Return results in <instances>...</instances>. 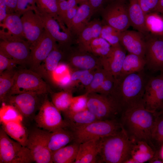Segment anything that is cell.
<instances>
[{
	"label": "cell",
	"mask_w": 163,
	"mask_h": 163,
	"mask_svg": "<svg viewBox=\"0 0 163 163\" xmlns=\"http://www.w3.org/2000/svg\"><path fill=\"white\" fill-rule=\"evenodd\" d=\"M157 115V111L147 110L144 105L135 107L121 114L120 121L122 129L134 143L144 141L154 149L152 138Z\"/></svg>",
	"instance_id": "obj_1"
},
{
	"label": "cell",
	"mask_w": 163,
	"mask_h": 163,
	"mask_svg": "<svg viewBox=\"0 0 163 163\" xmlns=\"http://www.w3.org/2000/svg\"><path fill=\"white\" fill-rule=\"evenodd\" d=\"M110 95L116 101L121 113L135 107L144 105L143 98L147 80L143 71L114 77Z\"/></svg>",
	"instance_id": "obj_2"
},
{
	"label": "cell",
	"mask_w": 163,
	"mask_h": 163,
	"mask_svg": "<svg viewBox=\"0 0 163 163\" xmlns=\"http://www.w3.org/2000/svg\"><path fill=\"white\" fill-rule=\"evenodd\" d=\"M135 144L122 129L115 134L102 138L98 163H125L131 157Z\"/></svg>",
	"instance_id": "obj_3"
},
{
	"label": "cell",
	"mask_w": 163,
	"mask_h": 163,
	"mask_svg": "<svg viewBox=\"0 0 163 163\" xmlns=\"http://www.w3.org/2000/svg\"><path fill=\"white\" fill-rule=\"evenodd\" d=\"M27 91L44 94L53 92L48 85L37 72L26 68L18 69L15 74L13 85L6 101L11 95Z\"/></svg>",
	"instance_id": "obj_4"
},
{
	"label": "cell",
	"mask_w": 163,
	"mask_h": 163,
	"mask_svg": "<svg viewBox=\"0 0 163 163\" xmlns=\"http://www.w3.org/2000/svg\"><path fill=\"white\" fill-rule=\"evenodd\" d=\"M119 119L98 120L83 127L71 129L74 135L73 142L80 144L118 133L122 129Z\"/></svg>",
	"instance_id": "obj_5"
},
{
	"label": "cell",
	"mask_w": 163,
	"mask_h": 163,
	"mask_svg": "<svg viewBox=\"0 0 163 163\" xmlns=\"http://www.w3.org/2000/svg\"><path fill=\"white\" fill-rule=\"evenodd\" d=\"M0 129V163H30L34 162L30 150L11 139Z\"/></svg>",
	"instance_id": "obj_6"
},
{
	"label": "cell",
	"mask_w": 163,
	"mask_h": 163,
	"mask_svg": "<svg viewBox=\"0 0 163 163\" xmlns=\"http://www.w3.org/2000/svg\"><path fill=\"white\" fill-rule=\"evenodd\" d=\"M87 108L98 120L119 119L121 114L118 105L110 95L96 93L88 94Z\"/></svg>",
	"instance_id": "obj_7"
},
{
	"label": "cell",
	"mask_w": 163,
	"mask_h": 163,
	"mask_svg": "<svg viewBox=\"0 0 163 163\" xmlns=\"http://www.w3.org/2000/svg\"><path fill=\"white\" fill-rule=\"evenodd\" d=\"M47 94L33 91L24 92L10 96L4 103L14 107L24 118L34 119Z\"/></svg>",
	"instance_id": "obj_8"
},
{
	"label": "cell",
	"mask_w": 163,
	"mask_h": 163,
	"mask_svg": "<svg viewBox=\"0 0 163 163\" xmlns=\"http://www.w3.org/2000/svg\"><path fill=\"white\" fill-rule=\"evenodd\" d=\"M127 0H115L110 2L101 11L104 24L122 32L127 30L130 23Z\"/></svg>",
	"instance_id": "obj_9"
},
{
	"label": "cell",
	"mask_w": 163,
	"mask_h": 163,
	"mask_svg": "<svg viewBox=\"0 0 163 163\" xmlns=\"http://www.w3.org/2000/svg\"><path fill=\"white\" fill-rule=\"evenodd\" d=\"M50 133L40 128H34L29 133L26 147L30 151L36 163H53L52 153L48 146Z\"/></svg>",
	"instance_id": "obj_10"
},
{
	"label": "cell",
	"mask_w": 163,
	"mask_h": 163,
	"mask_svg": "<svg viewBox=\"0 0 163 163\" xmlns=\"http://www.w3.org/2000/svg\"><path fill=\"white\" fill-rule=\"evenodd\" d=\"M34 119L38 127L50 132L61 128L69 127L61 112L47 97Z\"/></svg>",
	"instance_id": "obj_11"
},
{
	"label": "cell",
	"mask_w": 163,
	"mask_h": 163,
	"mask_svg": "<svg viewBox=\"0 0 163 163\" xmlns=\"http://www.w3.org/2000/svg\"><path fill=\"white\" fill-rule=\"evenodd\" d=\"M40 16L43 21L45 29L57 43L59 48L64 51L70 49L73 37L59 17Z\"/></svg>",
	"instance_id": "obj_12"
},
{
	"label": "cell",
	"mask_w": 163,
	"mask_h": 163,
	"mask_svg": "<svg viewBox=\"0 0 163 163\" xmlns=\"http://www.w3.org/2000/svg\"><path fill=\"white\" fill-rule=\"evenodd\" d=\"M58 45L54 39L44 29L35 43L30 46L28 65L30 69L36 72L50 52Z\"/></svg>",
	"instance_id": "obj_13"
},
{
	"label": "cell",
	"mask_w": 163,
	"mask_h": 163,
	"mask_svg": "<svg viewBox=\"0 0 163 163\" xmlns=\"http://www.w3.org/2000/svg\"><path fill=\"white\" fill-rule=\"evenodd\" d=\"M145 37L146 66L152 72H163V36L149 34Z\"/></svg>",
	"instance_id": "obj_14"
},
{
	"label": "cell",
	"mask_w": 163,
	"mask_h": 163,
	"mask_svg": "<svg viewBox=\"0 0 163 163\" xmlns=\"http://www.w3.org/2000/svg\"><path fill=\"white\" fill-rule=\"evenodd\" d=\"M0 53L22 66L28 65L30 44L26 40L14 41L0 40Z\"/></svg>",
	"instance_id": "obj_15"
},
{
	"label": "cell",
	"mask_w": 163,
	"mask_h": 163,
	"mask_svg": "<svg viewBox=\"0 0 163 163\" xmlns=\"http://www.w3.org/2000/svg\"><path fill=\"white\" fill-rule=\"evenodd\" d=\"M143 101L147 110L155 112L159 109L163 103V72L147 80Z\"/></svg>",
	"instance_id": "obj_16"
},
{
	"label": "cell",
	"mask_w": 163,
	"mask_h": 163,
	"mask_svg": "<svg viewBox=\"0 0 163 163\" xmlns=\"http://www.w3.org/2000/svg\"><path fill=\"white\" fill-rule=\"evenodd\" d=\"M64 52L63 58L72 71L95 70L102 67L100 58L89 52L79 49L77 51Z\"/></svg>",
	"instance_id": "obj_17"
},
{
	"label": "cell",
	"mask_w": 163,
	"mask_h": 163,
	"mask_svg": "<svg viewBox=\"0 0 163 163\" xmlns=\"http://www.w3.org/2000/svg\"><path fill=\"white\" fill-rule=\"evenodd\" d=\"M25 40L33 45L44 31V24L41 17L34 11H27L21 16Z\"/></svg>",
	"instance_id": "obj_18"
},
{
	"label": "cell",
	"mask_w": 163,
	"mask_h": 163,
	"mask_svg": "<svg viewBox=\"0 0 163 163\" xmlns=\"http://www.w3.org/2000/svg\"><path fill=\"white\" fill-rule=\"evenodd\" d=\"M21 16L15 12L9 14L4 21L0 23L1 40L14 41L26 40Z\"/></svg>",
	"instance_id": "obj_19"
},
{
	"label": "cell",
	"mask_w": 163,
	"mask_h": 163,
	"mask_svg": "<svg viewBox=\"0 0 163 163\" xmlns=\"http://www.w3.org/2000/svg\"><path fill=\"white\" fill-rule=\"evenodd\" d=\"M144 35L138 31L126 30L121 33L120 44L129 53L145 58L146 45Z\"/></svg>",
	"instance_id": "obj_20"
},
{
	"label": "cell",
	"mask_w": 163,
	"mask_h": 163,
	"mask_svg": "<svg viewBox=\"0 0 163 163\" xmlns=\"http://www.w3.org/2000/svg\"><path fill=\"white\" fill-rule=\"evenodd\" d=\"M111 47L108 56L100 58L102 67L116 77L120 73L126 55L125 50L120 45Z\"/></svg>",
	"instance_id": "obj_21"
},
{
	"label": "cell",
	"mask_w": 163,
	"mask_h": 163,
	"mask_svg": "<svg viewBox=\"0 0 163 163\" xmlns=\"http://www.w3.org/2000/svg\"><path fill=\"white\" fill-rule=\"evenodd\" d=\"M101 139L95 138L80 144L74 163H98Z\"/></svg>",
	"instance_id": "obj_22"
},
{
	"label": "cell",
	"mask_w": 163,
	"mask_h": 163,
	"mask_svg": "<svg viewBox=\"0 0 163 163\" xmlns=\"http://www.w3.org/2000/svg\"><path fill=\"white\" fill-rule=\"evenodd\" d=\"M94 12L89 1L80 4L72 20L69 29L73 37L74 36L78 37L88 24Z\"/></svg>",
	"instance_id": "obj_23"
},
{
	"label": "cell",
	"mask_w": 163,
	"mask_h": 163,
	"mask_svg": "<svg viewBox=\"0 0 163 163\" xmlns=\"http://www.w3.org/2000/svg\"><path fill=\"white\" fill-rule=\"evenodd\" d=\"M103 25L102 22L98 19L89 22L77 37L79 50L87 51L91 41L100 37Z\"/></svg>",
	"instance_id": "obj_24"
},
{
	"label": "cell",
	"mask_w": 163,
	"mask_h": 163,
	"mask_svg": "<svg viewBox=\"0 0 163 163\" xmlns=\"http://www.w3.org/2000/svg\"><path fill=\"white\" fill-rule=\"evenodd\" d=\"M128 12L130 26L146 36L149 34L145 25V14L138 0H129Z\"/></svg>",
	"instance_id": "obj_25"
},
{
	"label": "cell",
	"mask_w": 163,
	"mask_h": 163,
	"mask_svg": "<svg viewBox=\"0 0 163 163\" xmlns=\"http://www.w3.org/2000/svg\"><path fill=\"white\" fill-rule=\"evenodd\" d=\"M64 55V52L58 45L49 54L43 61V64H41L36 72L42 77L44 76L52 81L53 73L63 59Z\"/></svg>",
	"instance_id": "obj_26"
},
{
	"label": "cell",
	"mask_w": 163,
	"mask_h": 163,
	"mask_svg": "<svg viewBox=\"0 0 163 163\" xmlns=\"http://www.w3.org/2000/svg\"><path fill=\"white\" fill-rule=\"evenodd\" d=\"M74 140L73 133L69 127L61 128L50 132L48 146L52 153Z\"/></svg>",
	"instance_id": "obj_27"
},
{
	"label": "cell",
	"mask_w": 163,
	"mask_h": 163,
	"mask_svg": "<svg viewBox=\"0 0 163 163\" xmlns=\"http://www.w3.org/2000/svg\"><path fill=\"white\" fill-rule=\"evenodd\" d=\"M62 113L64 120L71 130L83 127L98 120L94 114L87 108L78 112L66 111Z\"/></svg>",
	"instance_id": "obj_28"
},
{
	"label": "cell",
	"mask_w": 163,
	"mask_h": 163,
	"mask_svg": "<svg viewBox=\"0 0 163 163\" xmlns=\"http://www.w3.org/2000/svg\"><path fill=\"white\" fill-rule=\"evenodd\" d=\"M1 124V128L9 136L26 147L29 132L22 122L10 121Z\"/></svg>",
	"instance_id": "obj_29"
},
{
	"label": "cell",
	"mask_w": 163,
	"mask_h": 163,
	"mask_svg": "<svg viewBox=\"0 0 163 163\" xmlns=\"http://www.w3.org/2000/svg\"><path fill=\"white\" fill-rule=\"evenodd\" d=\"M80 144L73 142L52 153V160L54 163H74Z\"/></svg>",
	"instance_id": "obj_30"
},
{
	"label": "cell",
	"mask_w": 163,
	"mask_h": 163,
	"mask_svg": "<svg viewBox=\"0 0 163 163\" xmlns=\"http://www.w3.org/2000/svg\"><path fill=\"white\" fill-rule=\"evenodd\" d=\"M146 64L145 58L136 54L129 53L126 56L121 72L118 76H124L142 72Z\"/></svg>",
	"instance_id": "obj_31"
},
{
	"label": "cell",
	"mask_w": 163,
	"mask_h": 163,
	"mask_svg": "<svg viewBox=\"0 0 163 163\" xmlns=\"http://www.w3.org/2000/svg\"><path fill=\"white\" fill-rule=\"evenodd\" d=\"M16 68L7 69L0 74V101L5 103L14 82Z\"/></svg>",
	"instance_id": "obj_32"
},
{
	"label": "cell",
	"mask_w": 163,
	"mask_h": 163,
	"mask_svg": "<svg viewBox=\"0 0 163 163\" xmlns=\"http://www.w3.org/2000/svg\"><path fill=\"white\" fill-rule=\"evenodd\" d=\"M159 13L152 12L146 14L145 25L149 34L163 36V19Z\"/></svg>",
	"instance_id": "obj_33"
},
{
	"label": "cell",
	"mask_w": 163,
	"mask_h": 163,
	"mask_svg": "<svg viewBox=\"0 0 163 163\" xmlns=\"http://www.w3.org/2000/svg\"><path fill=\"white\" fill-rule=\"evenodd\" d=\"M111 48V46L107 40L99 37L91 41L87 51L99 58H103L109 54Z\"/></svg>",
	"instance_id": "obj_34"
},
{
	"label": "cell",
	"mask_w": 163,
	"mask_h": 163,
	"mask_svg": "<svg viewBox=\"0 0 163 163\" xmlns=\"http://www.w3.org/2000/svg\"><path fill=\"white\" fill-rule=\"evenodd\" d=\"M51 94V102L60 112L63 113L68 110L73 97L72 91L63 90Z\"/></svg>",
	"instance_id": "obj_35"
},
{
	"label": "cell",
	"mask_w": 163,
	"mask_h": 163,
	"mask_svg": "<svg viewBox=\"0 0 163 163\" xmlns=\"http://www.w3.org/2000/svg\"><path fill=\"white\" fill-rule=\"evenodd\" d=\"M36 13L41 16H59L58 0H36Z\"/></svg>",
	"instance_id": "obj_36"
},
{
	"label": "cell",
	"mask_w": 163,
	"mask_h": 163,
	"mask_svg": "<svg viewBox=\"0 0 163 163\" xmlns=\"http://www.w3.org/2000/svg\"><path fill=\"white\" fill-rule=\"evenodd\" d=\"M23 118L14 107L4 103H2L0 108V123L10 121L22 122Z\"/></svg>",
	"instance_id": "obj_37"
},
{
	"label": "cell",
	"mask_w": 163,
	"mask_h": 163,
	"mask_svg": "<svg viewBox=\"0 0 163 163\" xmlns=\"http://www.w3.org/2000/svg\"><path fill=\"white\" fill-rule=\"evenodd\" d=\"M95 70H71L70 90L72 86L79 82L85 88L88 86L92 81Z\"/></svg>",
	"instance_id": "obj_38"
},
{
	"label": "cell",
	"mask_w": 163,
	"mask_h": 163,
	"mask_svg": "<svg viewBox=\"0 0 163 163\" xmlns=\"http://www.w3.org/2000/svg\"><path fill=\"white\" fill-rule=\"evenodd\" d=\"M157 115L152 138L155 151L158 150L163 143V113L157 111Z\"/></svg>",
	"instance_id": "obj_39"
},
{
	"label": "cell",
	"mask_w": 163,
	"mask_h": 163,
	"mask_svg": "<svg viewBox=\"0 0 163 163\" xmlns=\"http://www.w3.org/2000/svg\"><path fill=\"white\" fill-rule=\"evenodd\" d=\"M122 32L106 24H103L100 37L107 40L111 46L120 45V40Z\"/></svg>",
	"instance_id": "obj_40"
},
{
	"label": "cell",
	"mask_w": 163,
	"mask_h": 163,
	"mask_svg": "<svg viewBox=\"0 0 163 163\" xmlns=\"http://www.w3.org/2000/svg\"><path fill=\"white\" fill-rule=\"evenodd\" d=\"M109 73L102 67L96 69L92 81L85 88V93L89 94L96 93Z\"/></svg>",
	"instance_id": "obj_41"
},
{
	"label": "cell",
	"mask_w": 163,
	"mask_h": 163,
	"mask_svg": "<svg viewBox=\"0 0 163 163\" xmlns=\"http://www.w3.org/2000/svg\"><path fill=\"white\" fill-rule=\"evenodd\" d=\"M88 95V94L85 93L80 95L73 97L69 108L66 111L76 112L87 109Z\"/></svg>",
	"instance_id": "obj_42"
},
{
	"label": "cell",
	"mask_w": 163,
	"mask_h": 163,
	"mask_svg": "<svg viewBox=\"0 0 163 163\" xmlns=\"http://www.w3.org/2000/svg\"><path fill=\"white\" fill-rule=\"evenodd\" d=\"M37 11L36 0H18L15 13L21 16L29 11Z\"/></svg>",
	"instance_id": "obj_43"
},
{
	"label": "cell",
	"mask_w": 163,
	"mask_h": 163,
	"mask_svg": "<svg viewBox=\"0 0 163 163\" xmlns=\"http://www.w3.org/2000/svg\"><path fill=\"white\" fill-rule=\"evenodd\" d=\"M71 70L66 62H60L53 72L52 82L56 83L62 79L70 73Z\"/></svg>",
	"instance_id": "obj_44"
},
{
	"label": "cell",
	"mask_w": 163,
	"mask_h": 163,
	"mask_svg": "<svg viewBox=\"0 0 163 163\" xmlns=\"http://www.w3.org/2000/svg\"><path fill=\"white\" fill-rule=\"evenodd\" d=\"M114 80V77L109 73L96 93L110 95L113 89Z\"/></svg>",
	"instance_id": "obj_45"
},
{
	"label": "cell",
	"mask_w": 163,
	"mask_h": 163,
	"mask_svg": "<svg viewBox=\"0 0 163 163\" xmlns=\"http://www.w3.org/2000/svg\"><path fill=\"white\" fill-rule=\"evenodd\" d=\"M154 153L140 152L133 148L132 152L131 158L136 163H143L149 161L153 156Z\"/></svg>",
	"instance_id": "obj_46"
},
{
	"label": "cell",
	"mask_w": 163,
	"mask_h": 163,
	"mask_svg": "<svg viewBox=\"0 0 163 163\" xmlns=\"http://www.w3.org/2000/svg\"><path fill=\"white\" fill-rule=\"evenodd\" d=\"M145 14L154 12L157 6L159 0H138Z\"/></svg>",
	"instance_id": "obj_47"
},
{
	"label": "cell",
	"mask_w": 163,
	"mask_h": 163,
	"mask_svg": "<svg viewBox=\"0 0 163 163\" xmlns=\"http://www.w3.org/2000/svg\"><path fill=\"white\" fill-rule=\"evenodd\" d=\"M78 7L77 6L70 8L59 17L69 30L72 20L77 12Z\"/></svg>",
	"instance_id": "obj_48"
},
{
	"label": "cell",
	"mask_w": 163,
	"mask_h": 163,
	"mask_svg": "<svg viewBox=\"0 0 163 163\" xmlns=\"http://www.w3.org/2000/svg\"><path fill=\"white\" fill-rule=\"evenodd\" d=\"M76 0H58L59 16H60L70 8L77 6Z\"/></svg>",
	"instance_id": "obj_49"
},
{
	"label": "cell",
	"mask_w": 163,
	"mask_h": 163,
	"mask_svg": "<svg viewBox=\"0 0 163 163\" xmlns=\"http://www.w3.org/2000/svg\"><path fill=\"white\" fill-rule=\"evenodd\" d=\"M17 65L13 61L0 53V74L7 69L16 68Z\"/></svg>",
	"instance_id": "obj_50"
},
{
	"label": "cell",
	"mask_w": 163,
	"mask_h": 163,
	"mask_svg": "<svg viewBox=\"0 0 163 163\" xmlns=\"http://www.w3.org/2000/svg\"><path fill=\"white\" fill-rule=\"evenodd\" d=\"M107 1V0H89L94 14L101 11L104 8V5Z\"/></svg>",
	"instance_id": "obj_51"
},
{
	"label": "cell",
	"mask_w": 163,
	"mask_h": 163,
	"mask_svg": "<svg viewBox=\"0 0 163 163\" xmlns=\"http://www.w3.org/2000/svg\"><path fill=\"white\" fill-rule=\"evenodd\" d=\"M6 5L8 14L14 13L16 9L18 0H2Z\"/></svg>",
	"instance_id": "obj_52"
},
{
	"label": "cell",
	"mask_w": 163,
	"mask_h": 163,
	"mask_svg": "<svg viewBox=\"0 0 163 163\" xmlns=\"http://www.w3.org/2000/svg\"><path fill=\"white\" fill-rule=\"evenodd\" d=\"M8 14L6 5L2 0H0V23L4 21Z\"/></svg>",
	"instance_id": "obj_53"
},
{
	"label": "cell",
	"mask_w": 163,
	"mask_h": 163,
	"mask_svg": "<svg viewBox=\"0 0 163 163\" xmlns=\"http://www.w3.org/2000/svg\"><path fill=\"white\" fill-rule=\"evenodd\" d=\"M149 162L150 163H163V161L160 158L159 155V150H157L155 151L153 156Z\"/></svg>",
	"instance_id": "obj_54"
},
{
	"label": "cell",
	"mask_w": 163,
	"mask_h": 163,
	"mask_svg": "<svg viewBox=\"0 0 163 163\" xmlns=\"http://www.w3.org/2000/svg\"><path fill=\"white\" fill-rule=\"evenodd\" d=\"M163 9V0H159L158 5L154 12L159 13Z\"/></svg>",
	"instance_id": "obj_55"
},
{
	"label": "cell",
	"mask_w": 163,
	"mask_h": 163,
	"mask_svg": "<svg viewBox=\"0 0 163 163\" xmlns=\"http://www.w3.org/2000/svg\"><path fill=\"white\" fill-rule=\"evenodd\" d=\"M159 153L160 158L163 161V143L159 150Z\"/></svg>",
	"instance_id": "obj_56"
},
{
	"label": "cell",
	"mask_w": 163,
	"mask_h": 163,
	"mask_svg": "<svg viewBox=\"0 0 163 163\" xmlns=\"http://www.w3.org/2000/svg\"><path fill=\"white\" fill-rule=\"evenodd\" d=\"M78 3L81 4L84 2L89 1V0H76Z\"/></svg>",
	"instance_id": "obj_57"
},
{
	"label": "cell",
	"mask_w": 163,
	"mask_h": 163,
	"mask_svg": "<svg viewBox=\"0 0 163 163\" xmlns=\"http://www.w3.org/2000/svg\"><path fill=\"white\" fill-rule=\"evenodd\" d=\"M157 111H158L161 113H163V103L159 109Z\"/></svg>",
	"instance_id": "obj_58"
},
{
	"label": "cell",
	"mask_w": 163,
	"mask_h": 163,
	"mask_svg": "<svg viewBox=\"0 0 163 163\" xmlns=\"http://www.w3.org/2000/svg\"><path fill=\"white\" fill-rule=\"evenodd\" d=\"M159 13H161L162 14H163V9L162 10H161Z\"/></svg>",
	"instance_id": "obj_59"
},
{
	"label": "cell",
	"mask_w": 163,
	"mask_h": 163,
	"mask_svg": "<svg viewBox=\"0 0 163 163\" xmlns=\"http://www.w3.org/2000/svg\"><path fill=\"white\" fill-rule=\"evenodd\" d=\"M114 0H107V1H108L109 2L113 1Z\"/></svg>",
	"instance_id": "obj_60"
},
{
	"label": "cell",
	"mask_w": 163,
	"mask_h": 163,
	"mask_svg": "<svg viewBox=\"0 0 163 163\" xmlns=\"http://www.w3.org/2000/svg\"><path fill=\"white\" fill-rule=\"evenodd\" d=\"M59 1H64V0H58Z\"/></svg>",
	"instance_id": "obj_61"
},
{
	"label": "cell",
	"mask_w": 163,
	"mask_h": 163,
	"mask_svg": "<svg viewBox=\"0 0 163 163\" xmlns=\"http://www.w3.org/2000/svg\"><path fill=\"white\" fill-rule=\"evenodd\" d=\"M161 15L162 17V18L163 19V14H161Z\"/></svg>",
	"instance_id": "obj_62"
}]
</instances>
